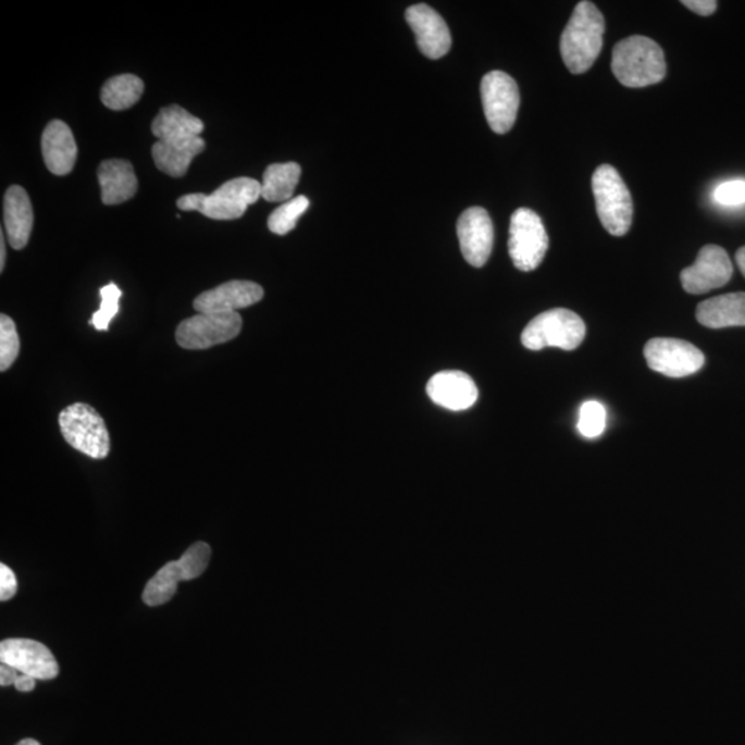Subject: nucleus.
<instances>
[{
  "label": "nucleus",
  "instance_id": "obj_1",
  "mask_svg": "<svg viewBox=\"0 0 745 745\" xmlns=\"http://www.w3.org/2000/svg\"><path fill=\"white\" fill-rule=\"evenodd\" d=\"M604 35V14L593 2L583 0L561 36V55L572 74H584L594 65L603 50Z\"/></svg>",
  "mask_w": 745,
  "mask_h": 745
},
{
  "label": "nucleus",
  "instance_id": "obj_2",
  "mask_svg": "<svg viewBox=\"0 0 745 745\" xmlns=\"http://www.w3.org/2000/svg\"><path fill=\"white\" fill-rule=\"evenodd\" d=\"M611 71L632 89L659 84L667 74L665 51L646 36H630L614 46Z\"/></svg>",
  "mask_w": 745,
  "mask_h": 745
},
{
  "label": "nucleus",
  "instance_id": "obj_3",
  "mask_svg": "<svg viewBox=\"0 0 745 745\" xmlns=\"http://www.w3.org/2000/svg\"><path fill=\"white\" fill-rule=\"evenodd\" d=\"M261 197V183L254 178L229 179L210 195L188 194L177 200L183 212H199L212 220H236Z\"/></svg>",
  "mask_w": 745,
  "mask_h": 745
},
{
  "label": "nucleus",
  "instance_id": "obj_4",
  "mask_svg": "<svg viewBox=\"0 0 745 745\" xmlns=\"http://www.w3.org/2000/svg\"><path fill=\"white\" fill-rule=\"evenodd\" d=\"M593 191L596 212L604 228L614 236L629 233L634 203L620 173L610 164H600L594 172Z\"/></svg>",
  "mask_w": 745,
  "mask_h": 745
},
{
  "label": "nucleus",
  "instance_id": "obj_5",
  "mask_svg": "<svg viewBox=\"0 0 745 745\" xmlns=\"http://www.w3.org/2000/svg\"><path fill=\"white\" fill-rule=\"evenodd\" d=\"M585 323L578 313L564 308H555L539 313L522 332L523 347L539 351L547 347H557L573 351L585 337Z\"/></svg>",
  "mask_w": 745,
  "mask_h": 745
},
{
  "label": "nucleus",
  "instance_id": "obj_6",
  "mask_svg": "<svg viewBox=\"0 0 745 745\" xmlns=\"http://www.w3.org/2000/svg\"><path fill=\"white\" fill-rule=\"evenodd\" d=\"M61 434L66 444L95 460L110 455L111 439L104 419L87 403L66 406L59 415Z\"/></svg>",
  "mask_w": 745,
  "mask_h": 745
},
{
  "label": "nucleus",
  "instance_id": "obj_7",
  "mask_svg": "<svg viewBox=\"0 0 745 745\" xmlns=\"http://www.w3.org/2000/svg\"><path fill=\"white\" fill-rule=\"evenodd\" d=\"M212 548L209 544L199 542L189 547L178 561L164 564L159 572L149 580L142 593L144 604L161 606L167 604L176 594L179 582H189L199 578L208 569Z\"/></svg>",
  "mask_w": 745,
  "mask_h": 745
},
{
  "label": "nucleus",
  "instance_id": "obj_8",
  "mask_svg": "<svg viewBox=\"0 0 745 745\" xmlns=\"http://www.w3.org/2000/svg\"><path fill=\"white\" fill-rule=\"evenodd\" d=\"M548 246V234L539 215L527 208L516 210L508 239V251L513 265L523 272L536 270L543 263Z\"/></svg>",
  "mask_w": 745,
  "mask_h": 745
},
{
  "label": "nucleus",
  "instance_id": "obj_9",
  "mask_svg": "<svg viewBox=\"0 0 745 745\" xmlns=\"http://www.w3.org/2000/svg\"><path fill=\"white\" fill-rule=\"evenodd\" d=\"M241 325L238 312H198L179 323L176 340L184 349H208L234 340Z\"/></svg>",
  "mask_w": 745,
  "mask_h": 745
},
{
  "label": "nucleus",
  "instance_id": "obj_10",
  "mask_svg": "<svg viewBox=\"0 0 745 745\" xmlns=\"http://www.w3.org/2000/svg\"><path fill=\"white\" fill-rule=\"evenodd\" d=\"M483 111L497 135H506L516 125L521 96L517 82L502 71H492L481 84Z\"/></svg>",
  "mask_w": 745,
  "mask_h": 745
},
{
  "label": "nucleus",
  "instance_id": "obj_11",
  "mask_svg": "<svg viewBox=\"0 0 745 745\" xmlns=\"http://www.w3.org/2000/svg\"><path fill=\"white\" fill-rule=\"evenodd\" d=\"M647 364L667 377H686L706 363V357L693 344L678 338H654L645 346Z\"/></svg>",
  "mask_w": 745,
  "mask_h": 745
},
{
  "label": "nucleus",
  "instance_id": "obj_12",
  "mask_svg": "<svg viewBox=\"0 0 745 745\" xmlns=\"http://www.w3.org/2000/svg\"><path fill=\"white\" fill-rule=\"evenodd\" d=\"M733 265L721 246L707 245L697 256L696 263L681 272L682 287L691 295H703L731 281Z\"/></svg>",
  "mask_w": 745,
  "mask_h": 745
},
{
  "label": "nucleus",
  "instance_id": "obj_13",
  "mask_svg": "<svg viewBox=\"0 0 745 745\" xmlns=\"http://www.w3.org/2000/svg\"><path fill=\"white\" fill-rule=\"evenodd\" d=\"M0 661L36 681L54 680L59 665L49 647L33 640H7L0 644Z\"/></svg>",
  "mask_w": 745,
  "mask_h": 745
},
{
  "label": "nucleus",
  "instance_id": "obj_14",
  "mask_svg": "<svg viewBox=\"0 0 745 745\" xmlns=\"http://www.w3.org/2000/svg\"><path fill=\"white\" fill-rule=\"evenodd\" d=\"M461 253L475 269L487 263L495 244V228L489 213L483 208H470L457 221Z\"/></svg>",
  "mask_w": 745,
  "mask_h": 745
},
{
  "label": "nucleus",
  "instance_id": "obj_15",
  "mask_svg": "<svg viewBox=\"0 0 745 745\" xmlns=\"http://www.w3.org/2000/svg\"><path fill=\"white\" fill-rule=\"evenodd\" d=\"M405 17L425 58L438 60L449 53L451 48L449 27L433 8L425 3L413 4L406 10Z\"/></svg>",
  "mask_w": 745,
  "mask_h": 745
},
{
  "label": "nucleus",
  "instance_id": "obj_16",
  "mask_svg": "<svg viewBox=\"0 0 745 745\" xmlns=\"http://www.w3.org/2000/svg\"><path fill=\"white\" fill-rule=\"evenodd\" d=\"M264 289L250 281H229L200 293L194 300V310L207 312H238L263 300Z\"/></svg>",
  "mask_w": 745,
  "mask_h": 745
},
{
  "label": "nucleus",
  "instance_id": "obj_17",
  "mask_svg": "<svg viewBox=\"0 0 745 745\" xmlns=\"http://www.w3.org/2000/svg\"><path fill=\"white\" fill-rule=\"evenodd\" d=\"M426 394L435 405L451 412H462L472 408L480 395L474 380L457 370L435 374L426 384Z\"/></svg>",
  "mask_w": 745,
  "mask_h": 745
},
{
  "label": "nucleus",
  "instance_id": "obj_18",
  "mask_svg": "<svg viewBox=\"0 0 745 745\" xmlns=\"http://www.w3.org/2000/svg\"><path fill=\"white\" fill-rule=\"evenodd\" d=\"M42 156L46 167L55 176H66L72 172L78 158V146L65 122L53 121L46 126L42 135Z\"/></svg>",
  "mask_w": 745,
  "mask_h": 745
},
{
  "label": "nucleus",
  "instance_id": "obj_19",
  "mask_svg": "<svg viewBox=\"0 0 745 745\" xmlns=\"http://www.w3.org/2000/svg\"><path fill=\"white\" fill-rule=\"evenodd\" d=\"M3 223L10 246L23 250L33 233L34 209L27 191L20 185H12L4 194Z\"/></svg>",
  "mask_w": 745,
  "mask_h": 745
},
{
  "label": "nucleus",
  "instance_id": "obj_20",
  "mask_svg": "<svg viewBox=\"0 0 745 745\" xmlns=\"http://www.w3.org/2000/svg\"><path fill=\"white\" fill-rule=\"evenodd\" d=\"M101 187V200L107 207L127 202L135 197L138 188L133 164L122 159H108L97 171Z\"/></svg>",
  "mask_w": 745,
  "mask_h": 745
},
{
  "label": "nucleus",
  "instance_id": "obj_21",
  "mask_svg": "<svg viewBox=\"0 0 745 745\" xmlns=\"http://www.w3.org/2000/svg\"><path fill=\"white\" fill-rule=\"evenodd\" d=\"M207 148L202 137L176 141H158L152 146V158L159 171L179 178L188 172L189 164Z\"/></svg>",
  "mask_w": 745,
  "mask_h": 745
},
{
  "label": "nucleus",
  "instance_id": "obj_22",
  "mask_svg": "<svg viewBox=\"0 0 745 745\" xmlns=\"http://www.w3.org/2000/svg\"><path fill=\"white\" fill-rule=\"evenodd\" d=\"M696 316L703 326L710 328L745 326V293H729L703 301Z\"/></svg>",
  "mask_w": 745,
  "mask_h": 745
},
{
  "label": "nucleus",
  "instance_id": "obj_23",
  "mask_svg": "<svg viewBox=\"0 0 745 745\" xmlns=\"http://www.w3.org/2000/svg\"><path fill=\"white\" fill-rule=\"evenodd\" d=\"M152 135L158 141H176L184 138L200 137L204 123L189 114L183 107L172 104L162 108L151 125Z\"/></svg>",
  "mask_w": 745,
  "mask_h": 745
},
{
  "label": "nucleus",
  "instance_id": "obj_24",
  "mask_svg": "<svg viewBox=\"0 0 745 745\" xmlns=\"http://www.w3.org/2000/svg\"><path fill=\"white\" fill-rule=\"evenodd\" d=\"M301 177V166L296 162L272 163L265 169L261 183V197L266 202L285 203L293 199Z\"/></svg>",
  "mask_w": 745,
  "mask_h": 745
},
{
  "label": "nucleus",
  "instance_id": "obj_25",
  "mask_svg": "<svg viewBox=\"0 0 745 745\" xmlns=\"http://www.w3.org/2000/svg\"><path fill=\"white\" fill-rule=\"evenodd\" d=\"M144 82L136 75L123 74L108 79L101 89V101L112 111H125L140 101Z\"/></svg>",
  "mask_w": 745,
  "mask_h": 745
},
{
  "label": "nucleus",
  "instance_id": "obj_26",
  "mask_svg": "<svg viewBox=\"0 0 745 745\" xmlns=\"http://www.w3.org/2000/svg\"><path fill=\"white\" fill-rule=\"evenodd\" d=\"M308 208H310V200L305 195H298V197L282 203L270 215L269 228L271 233L281 236L289 234L296 228L297 221L307 212Z\"/></svg>",
  "mask_w": 745,
  "mask_h": 745
},
{
  "label": "nucleus",
  "instance_id": "obj_27",
  "mask_svg": "<svg viewBox=\"0 0 745 745\" xmlns=\"http://www.w3.org/2000/svg\"><path fill=\"white\" fill-rule=\"evenodd\" d=\"M101 306L100 310L92 313L90 325L95 326L96 331L107 332L110 328V323L120 312V300L122 290L115 284H110L101 287Z\"/></svg>",
  "mask_w": 745,
  "mask_h": 745
},
{
  "label": "nucleus",
  "instance_id": "obj_28",
  "mask_svg": "<svg viewBox=\"0 0 745 745\" xmlns=\"http://www.w3.org/2000/svg\"><path fill=\"white\" fill-rule=\"evenodd\" d=\"M20 353V337L12 318L0 316V370L7 372L17 361Z\"/></svg>",
  "mask_w": 745,
  "mask_h": 745
},
{
  "label": "nucleus",
  "instance_id": "obj_29",
  "mask_svg": "<svg viewBox=\"0 0 745 745\" xmlns=\"http://www.w3.org/2000/svg\"><path fill=\"white\" fill-rule=\"evenodd\" d=\"M606 429V409L599 402L589 400L580 409L579 431L585 438H598Z\"/></svg>",
  "mask_w": 745,
  "mask_h": 745
},
{
  "label": "nucleus",
  "instance_id": "obj_30",
  "mask_svg": "<svg viewBox=\"0 0 745 745\" xmlns=\"http://www.w3.org/2000/svg\"><path fill=\"white\" fill-rule=\"evenodd\" d=\"M713 199L724 208H737L745 204V182L744 179H731L719 184L713 191Z\"/></svg>",
  "mask_w": 745,
  "mask_h": 745
},
{
  "label": "nucleus",
  "instance_id": "obj_31",
  "mask_svg": "<svg viewBox=\"0 0 745 745\" xmlns=\"http://www.w3.org/2000/svg\"><path fill=\"white\" fill-rule=\"evenodd\" d=\"M17 579H15L13 570L4 563L0 564V599L3 603L12 599L17 593Z\"/></svg>",
  "mask_w": 745,
  "mask_h": 745
},
{
  "label": "nucleus",
  "instance_id": "obj_32",
  "mask_svg": "<svg viewBox=\"0 0 745 745\" xmlns=\"http://www.w3.org/2000/svg\"><path fill=\"white\" fill-rule=\"evenodd\" d=\"M682 4L703 17L716 13L718 8L716 0H683Z\"/></svg>",
  "mask_w": 745,
  "mask_h": 745
},
{
  "label": "nucleus",
  "instance_id": "obj_33",
  "mask_svg": "<svg viewBox=\"0 0 745 745\" xmlns=\"http://www.w3.org/2000/svg\"><path fill=\"white\" fill-rule=\"evenodd\" d=\"M22 672L15 670L12 666L3 665L0 666V685L10 686L14 685L15 681L18 680Z\"/></svg>",
  "mask_w": 745,
  "mask_h": 745
},
{
  "label": "nucleus",
  "instance_id": "obj_34",
  "mask_svg": "<svg viewBox=\"0 0 745 745\" xmlns=\"http://www.w3.org/2000/svg\"><path fill=\"white\" fill-rule=\"evenodd\" d=\"M36 686V680L33 676L20 674L18 680L15 681L14 687L18 692L29 693L33 692Z\"/></svg>",
  "mask_w": 745,
  "mask_h": 745
},
{
  "label": "nucleus",
  "instance_id": "obj_35",
  "mask_svg": "<svg viewBox=\"0 0 745 745\" xmlns=\"http://www.w3.org/2000/svg\"><path fill=\"white\" fill-rule=\"evenodd\" d=\"M7 264V245H4V235L0 234V271L4 270Z\"/></svg>",
  "mask_w": 745,
  "mask_h": 745
},
{
  "label": "nucleus",
  "instance_id": "obj_36",
  "mask_svg": "<svg viewBox=\"0 0 745 745\" xmlns=\"http://www.w3.org/2000/svg\"><path fill=\"white\" fill-rule=\"evenodd\" d=\"M736 261L740 271L743 272V275L745 276V246L742 249H738L736 253Z\"/></svg>",
  "mask_w": 745,
  "mask_h": 745
},
{
  "label": "nucleus",
  "instance_id": "obj_37",
  "mask_svg": "<svg viewBox=\"0 0 745 745\" xmlns=\"http://www.w3.org/2000/svg\"><path fill=\"white\" fill-rule=\"evenodd\" d=\"M17 745H40V744L38 742H36V740H34V738H24Z\"/></svg>",
  "mask_w": 745,
  "mask_h": 745
}]
</instances>
